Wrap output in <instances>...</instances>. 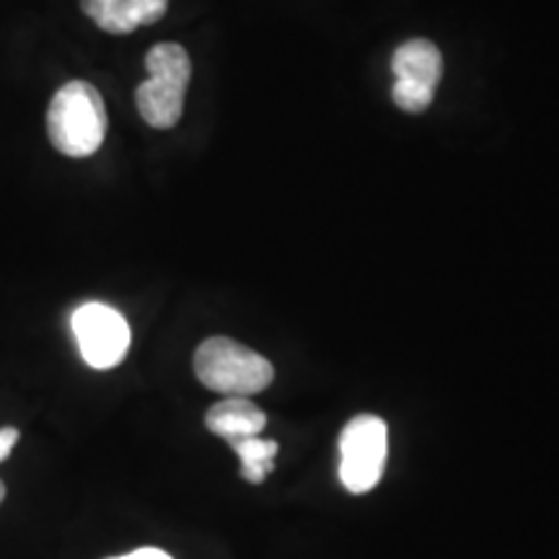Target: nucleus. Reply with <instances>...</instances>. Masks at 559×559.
Segmentation results:
<instances>
[{
	"label": "nucleus",
	"instance_id": "obj_1",
	"mask_svg": "<svg viewBox=\"0 0 559 559\" xmlns=\"http://www.w3.org/2000/svg\"><path fill=\"white\" fill-rule=\"evenodd\" d=\"M47 135L62 156H94L107 138V107L99 91L86 81L66 83L47 109Z\"/></svg>",
	"mask_w": 559,
	"mask_h": 559
},
{
	"label": "nucleus",
	"instance_id": "obj_2",
	"mask_svg": "<svg viewBox=\"0 0 559 559\" xmlns=\"http://www.w3.org/2000/svg\"><path fill=\"white\" fill-rule=\"evenodd\" d=\"M148 81L135 91L140 117L156 130H169L185 111V94L192 79L190 55L177 41H164L145 55Z\"/></svg>",
	"mask_w": 559,
	"mask_h": 559
},
{
	"label": "nucleus",
	"instance_id": "obj_3",
	"mask_svg": "<svg viewBox=\"0 0 559 559\" xmlns=\"http://www.w3.org/2000/svg\"><path fill=\"white\" fill-rule=\"evenodd\" d=\"M194 376L202 386L228 396L260 394L275 379V368L267 358L241 342L210 337L194 353Z\"/></svg>",
	"mask_w": 559,
	"mask_h": 559
},
{
	"label": "nucleus",
	"instance_id": "obj_4",
	"mask_svg": "<svg viewBox=\"0 0 559 559\" xmlns=\"http://www.w3.org/2000/svg\"><path fill=\"white\" fill-rule=\"evenodd\" d=\"M389 428L379 415H358L340 436V481L347 492L366 495L386 469Z\"/></svg>",
	"mask_w": 559,
	"mask_h": 559
},
{
	"label": "nucleus",
	"instance_id": "obj_5",
	"mask_svg": "<svg viewBox=\"0 0 559 559\" xmlns=\"http://www.w3.org/2000/svg\"><path fill=\"white\" fill-rule=\"evenodd\" d=\"M73 334L81 358L91 368L107 370L120 366L130 349V326L120 311L104 304H86L73 313Z\"/></svg>",
	"mask_w": 559,
	"mask_h": 559
},
{
	"label": "nucleus",
	"instance_id": "obj_6",
	"mask_svg": "<svg viewBox=\"0 0 559 559\" xmlns=\"http://www.w3.org/2000/svg\"><path fill=\"white\" fill-rule=\"evenodd\" d=\"M81 9L109 34H130L151 26L169 11V0H81Z\"/></svg>",
	"mask_w": 559,
	"mask_h": 559
},
{
	"label": "nucleus",
	"instance_id": "obj_7",
	"mask_svg": "<svg viewBox=\"0 0 559 559\" xmlns=\"http://www.w3.org/2000/svg\"><path fill=\"white\" fill-rule=\"evenodd\" d=\"M391 70H394L396 83L436 91L443 75V55L430 39H409L394 52Z\"/></svg>",
	"mask_w": 559,
	"mask_h": 559
},
{
	"label": "nucleus",
	"instance_id": "obj_8",
	"mask_svg": "<svg viewBox=\"0 0 559 559\" xmlns=\"http://www.w3.org/2000/svg\"><path fill=\"white\" fill-rule=\"evenodd\" d=\"M205 425L213 436L230 443V440L247 436H260L264 425H267V415L254 402H249L247 396H228V400L213 404L207 409Z\"/></svg>",
	"mask_w": 559,
	"mask_h": 559
},
{
	"label": "nucleus",
	"instance_id": "obj_9",
	"mask_svg": "<svg viewBox=\"0 0 559 559\" xmlns=\"http://www.w3.org/2000/svg\"><path fill=\"white\" fill-rule=\"evenodd\" d=\"M230 449L239 453L241 459V477L251 481V485H262L267 479V474L275 466L277 456V443L275 440L260 438V436H247L239 440H230Z\"/></svg>",
	"mask_w": 559,
	"mask_h": 559
},
{
	"label": "nucleus",
	"instance_id": "obj_10",
	"mask_svg": "<svg viewBox=\"0 0 559 559\" xmlns=\"http://www.w3.org/2000/svg\"><path fill=\"white\" fill-rule=\"evenodd\" d=\"M432 94H436V91L409 86V83H394V88H391V99H394L396 107L412 111V115H419V111L428 109Z\"/></svg>",
	"mask_w": 559,
	"mask_h": 559
},
{
	"label": "nucleus",
	"instance_id": "obj_11",
	"mask_svg": "<svg viewBox=\"0 0 559 559\" xmlns=\"http://www.w3.org/2000/svg\"><path fill=\"white\" fill-rule=\"evenodd\" d=\"M19 443V430L16 428H3L0 430V461L11 456L13 445Z\"/></svg>",
	"mask_w": 559,
	"mask_h": 559
},
{
	"label": "nucleus",
	"instance_id": "obj_12",
	"mask_svg": "<svg viewBox=\"0 0 559 559\" xmlns=\"http://www.w3.org/2000/svg\"><path fill=\"white\" fill-rule=\"evenodd\" d=\"M109 559H174V557H171V555H166L164 549L145 547V549H135V551H130V555H122V557H109Z\"/></svg>",
	"mask_w": 559,
	"mask_h": 559
},
{
	"label": "nucleus",
	"instance_id": "obj_13",
	"mask_svg": "<svg viewBox=\"0 0 559 559\" xmlns=\"http://www.w3.org/2000/svg\"><path fill=\"white\" fill-rule=\"evenodd\" d=\"M3 498H5V485L0 481V502H3Z\"/></svg>",
	"mask_w": 559,
	"mask_h": 559
}]
</instances>
